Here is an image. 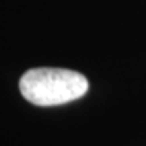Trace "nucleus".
<instances>
[{
    "label": "nucleus",
    "mask_w": 146,
    "mask_h": 146,
    "mask_svg": "<svg viewBox=\"0 0 146 146\" xmlns=\"http://www.w3.org/2000/svg\"><path fill=\"white\" fill-rule=\"evenodd\" d=\"M19 91L36 106H58L81 98L88 91V81L75 70L37 67L21 76Z\"/></svg>",
    "instance_id": "obj_1"
}]
</instances>
